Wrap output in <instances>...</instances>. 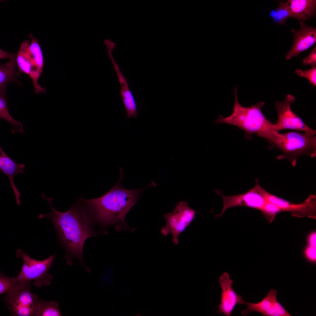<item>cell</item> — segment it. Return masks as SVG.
<instances>
[{
	"mask_svg": "<svg viewBox=\"0 0 316 316\" xmlns=\"http://www.w3.org/2000/svg\"><path fill=\"white\" fill-rule=\"evenodd\" d=\"M41 197L47 201L51 210L49 213L40 214L39 218H46L52 221L66 251L65 258L67 265H71L72 260L75 258L89 271L82 259L83 246L87 238L95 236L98 233L93 229L92 221L79 199L66 212H60L52 205L54 198L46 197L43 193Z\"/></svg>",
	"mask_w": 316,
	"mask_h": 316,
	"instance_id": "1",
	"label": "cell"
},
{
	"mask_svg": "<svg viewBox=\"0 0 316 316\" xmlns=\"http://www.w3.org/2000/svg\"><path fill=\"white\" fill-rule=\"evenodd\" d=\"M120 177L115 185L103 196L97 198L86 199L81 197L79 199L92 221L102 226L106 227L116 224V230L126 229L129 226L125 221V217L132 207L138 201L142 192L147 187L154 186L153 182L139 190H128L121 184L123 173L119 167Z\"/></svg>",
	"mask_w": 316,
	"mask_h": 316,
	"instance_id": "2",
	"label": "cell"
},
{
	"mask_svg": "<svg viewBox=\"0 0 316 316\" xmlns=\"http://www.w3.org/2000/svg\"><path fill=\"white\" fill-rule=\"evenodd\" d=\"M234 92L235 101L232 114L226 117L219 115L214 121L215 124L226 123L236 126L245 131V138L250 140L252 139L253 134L255 133L266 140L276 131L274 129V124L265 117L262 111L265 102H259L248 107H244L238 101L236 86Z\"/></svg>",
	"mask_w": 316,
	"mask_h": 316,
	"instance_id": "3",
	"label": "cell"
},
{
	"mask_svg": "<svg viewBox=\"0 0 316 316\" xmlns=\"http://www.w3.org/2000/svg\"><path fill=\"white\" fill-rule=\"evenodd\" d=\"M313 134L297 132L280 134L276 131L266 141L268 149L277 148L281 154L276 157L278 160H288L293 166L296 165L298 159L303 156L312 159L316 157V136Z\"/></svg>",
	"mask_w": 316,
	"mask_h": 316,
	"instance_id": "4",
	"label": "cell"
},
{
	"mask_svg": "<svg viewBox=\"0 0 316 316\" xmlns=\"http://www.w3.org/2000/svg\"><path fill=\"white\" fill-rule=\"evenodd\" d=\"M31 37L30 45L27 40L23 41L21 44L16 58L18 67L17 73L19 75L24 73L29 75L36 93H46V88L38 84L44 66L42 52L36 39L32 36Z\"/></svg>",
	"mask_w": 316,
	"mask_h": 316,
	"instance_id": "5",
	"label": "cell"
},
{
	"mask_svg": "<svg viewBox=\"0 0 316 316\" xmlns=\"http://www.w3.org/2000/svg\"><path fill=\"white\" fill-rule=\"evenodd\" d=\"M16 255L23 261L21 271L16 277L18 282L33 280V284L39 287L50 284L52 276L48 271L53 263L55 254L44 260H39L31 258L22 250L18 249Z\"/></svg>",
	"mask_w": 316,
	"mask_h": 316,
	"instance_id": "6",
	"label": "cell"
},
{
	"mask_svg": "<svg viewBox=\"0 0 316 316\" xmlns=\"http://www.w3.org/2000/svg\"><path fill=\"white\" fill-rule=\"evenodd\" d=\"M196 214L187 202H179L172 212L164 215L166 224L162 227L161 233L164 236L171 234L173 243L178 244L179 235L192 222Z\"/></svg>",
	"mask_w": 316,
	"mask_h": 316,
	"instance_id": "7",
	"label": "cell"
},
{
	"mask_svg": "<svg viewBox=\"0 0 316 316\" xmlns=\"http://www.w3.org/2000/svg\"><path fill=\"white\" fill-rule=\"evenodd\" d=\"M30 285V281L18 282L7 293L5 301L13 315L32 316L35 294Z\"/></svg>",
	"mask_w": 316,
	"mask_h": 316,
	"instance_id": "8",
	"label": "cell"
},
{
	"mask_svg": "<svg viewBox=\"0 0 316 316\" xmlns=\"http://www.w3.org/2000/svg\"><path fill=\"white\" fill-rule=\"evenodd\" d=\"M254 187L246 192L229 196H224L219 190L216 192L222 196L223 207L218 217H221L228 209L234 207L244 206L261 210L267 202V197L268 192L260 185L258 178L255 179Z\"/></svg>",
	"mask_w": 316,
	"mask_h": 316,
	"instance_id": "9",
	"label": "cell"
},
{
	"mask_svg": "<svg viewBox=\"0 0 316 316\" xmlns=\"http://www.w3.org/2000/svg\"><path fill=\"white\" fill-rule=\"evenodd\" d=\"M295 100L293 96L288 94L282 102H276L275 107L277 113L278 119L276 123L274 124V130L279 132L283 129H292L316 135V130L309 127L298 115L291 110V105Z\"/></svg>",
	"mask_w": 316,
	"mask_h": 316,
	"instance_id": "10",
	"label": "cell"
},
{
	"mask_svg": "<svg viewBox=\"0 0 316 316\" xmlns=\"http://www.w3.org/2000/svg\"><path fill=\"white\" fill-rule=\"evenodd\" d=\"M277 293L276 290L271 288L268 294L260 302L255 303L245 301L247 308L241 312L243 316L255 311L266 316H291L276 299Z\"/></svg>",
	"mask_w": 316,
	"mask_h": 316,
	"instance_id": "11",
	"label": "cell"
},
{
	"mask_svg": "<svg viewBox=\"0 0 316 316\" xmlns=\"http://www.w3.org/2000/svg\"><path fill=\"white\" fill-rule=\"evenodd\" d=\"M219 282L221 289V294L217 312L219 314L230 316L236 304H244L245 301L233 289L232 285L233 282L230 279L228 273L224 272L219 277Z\"/></svg>",
	"mask_w": 316,
	"mask_h": 316,
	"instance_id": "12",
	"label": "cell"
},
{
	"mask_svg": "<svg viewBox=\"0 0 316 316\" xmlns=\"http://www.w3.org/2000/svg\"><path fill=\"white\" fill-rule=\"evenodd\" d=\"M300 28L296 31L292 29L293 43L291 49L286 55L288 60L293 57L312 46L316 42V29L312 26H308L304 22H300Z\"/></svg>",
	"mask_w": 316,
	"mask_h": 316,
	"instance_id": "13",
	"label": "cell"
},
{
	"mask_svg": "<svg viewBox=\"0 0 316 316\" xmlns=\"http://www.w3.org/2000/svg\"><path fill=\"white\" fill-rule=\"evenodd\" d=\"M25 168L24 164L16 163L0 147V170L8 177L15 195L17 204L19 206L21 205L20 194L14 183L13 178L17 174L24 173L23 170Z\"/></svg>",
	"mask_w": 316,
	"mask_h": 316,
	"instance_id": "14",
	"label": "cell"
},
{
	"mask_svg": "<svg viewBox=\"0 0 316 316\" xmlns=\"http://www.w3.org/2000/svg\"><path fill=\"white\" fill-rule=\"evenodd\" d=\"M286 3L291 17L300 22H304L315 14V0H288Z\"/></svg>",
	"mask_w": 316,
	"mask_h": 316,
	"instance_id": "15",
	"label": "cell"
},
{
	"mask_svg": "<svg viewBox=\"0 0 316 316\" xmlns=\"http://www.w3.org/2000/svg\"><path fill=\"white\" fill-rule=\"evenodd\" d=\"M59 303L55 301L40 300L35 295L32 316H60Z\"/></svg>",
	"mask_w": 316,
	"mask_h": 316,
	"instance_id": "16",
	"label": "cell"
},
{
	"mask_svg": "<svg viewBox=\"0 0 316 316\" xmlns=\"http://www.w3.org/2000/svg\"><path fill=\"white\" fill-rule=\"evenodd\" d=\"M16 59H11L0 66V93L5 95L6 87L9 83L15 81L16 74Z\"/></svg>",
	"mask_w": 316,
	"mask_h": 316,
	"instance_id": "17",
	"label": "cell"
},
{
	"mask_svg": "<svg viewBox=\"0 0 316 316\" xmlns=\"http://www.w3.org/2000/svg\"><path fill=\"white\" fill-rule=\"evenodd\" d=\"M121 86L120 94L125 108L131 109L135 107L137 103L133 94L130 90L128 80L121 71L118 65L114 66Z\"/></svg>",
	"mask_w": 316,
	"mask_h": 316,
	"instance_id": "18",
	"label": "cell"
},
{
	"mask_svg": "<svg viewBox=\"0 0 316 316\" xmlns=\"http://www.w3.org/2000/svg\"><path fill=\"white\" fill-rule=\"evenodd\" d=\"M0 118L11 125V131L13 134L16 132L25 133L22 123L16 121L10 114L7 107V98L5 95H0Z\"/></svg>",
	"mask_w": 316,
	"mask_h": 316,
	"instance_id": "19",
	"label": "cell"
},
{
	"mask_svg": "<svg viewBox=\"0 0 316 316\" xmlns=\"http://www.w3.org/2000/svg\"><path fill=\"white\" fill-rule=\"evenodd\" d=\"M269 16L275 23L279 24H284L287 18L291 17L286 2H279L278 7L271 11Z\"/></svg>",
	"mask_w": 316,
	"mask_h": 316,
	"instance_id": "20",
	"label": "cell"
},
{
	"mask_svg": "<svg viewBox=\"0 0 316 316\" xmlns=\"http://www.w3.org/2000/svg\"><path fill=\"white\" fill-rule=\"evenodd\" d=\"M16 278L9 277L2 274L0 276V294L7 293L18 283Z\"/></svg>",
	"mask_w": 316,
	"mask_h": 316,
	"instance_id": "21",
	"label": "cell"
},
{
	"mask_svg": "<svg viewBox=\"0 0 316 316\" xmlns=\"http://www.w3.org/2000/svg\"><path fill=\"white\" fill-rule=\"evenodd\" d=\"M295 73L301 77L307 79L309 83L313 85V86L316 85V67H312L310 69L307 70H302L300 69H297Z\"/></svg>",
	"mask_w": 316,
	"mask_h": 316,
	"instance_id": "22",
	"label": "cell"
},
{
	"mask_svg": "<svg viewBox=\"0 0 316 316\" xmlns=\"http://www.w3.org/2000/svg\"><path fill=\"white\" fill-rule=\"evenodd\" d=\"M265 216H274L282 211L279 207L269 202H267L261 210Z\"/></svg>",
	"mask_w": 316,
	"mask_h": 316,
	"instance_id": "23",
	"label": "cell"
},
{
	"mask_svg": "<svg viewBox=\"0 0 316 316\" xmlns=\"http://www.w3.org/2000/svg\"><path fill=\"white\" fill-rule=\"evenodd\" d=\"M316 247L309 245L305 249L304 253V256L307 260L314 264L316 261Z\"/></svg>",
	"mask_w": 316,
	"mask_h": 316,
	"instance_id": "24",
	"label": "cell"
},
{
	"mask_svg": "<svg viewBox=\"0 0 316 316\" xmlns=\"http://www.w3.org/2000/svg\"><path fill=\"white\" fill-rule=\"evenodd\" d=\"M302 62L305 65H309L312 67L315 66L316 65V46L307 56L303 58Z\"/></svg>",
	"mask_w": 316,
	"mask_h": 316,
	"instance_id": "25",
	"label": "cell"
},
{
	"mask_svg": "<svg viewBox=\"0 0 316 316\" xmlns=\"http://www.w3.org/2000/svg\"><path fill=\"white\" fill-rule=\"evenodd\" d=\"M0 59L8 58L10 59H16L17 55L15 54H9L0 49Z\"/></svg>",
	"mask_w": 316,
	"mask_h": 316,
	"instance_id": "26",
	"label": "cell"
},
{
	"mask_svg": "<svg viewBox=\"0 0 316 316\" xmlns=\"http://www.w3.org/2000/svg\"><path fill=\"white\" fill-rule=\"evenodd\" d=\"M310 245L316 247V234L315 233L312 234L309 238Z\"/></svg>",
	"mask_w": 316,
	"mask_h": 316,
	"instance_id": "27",
	"label": "cell"
}]
</instances>
